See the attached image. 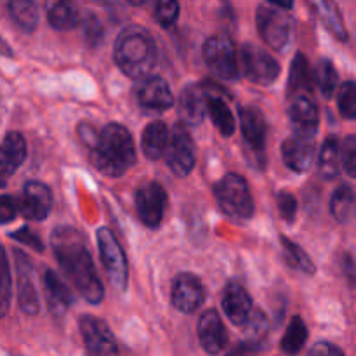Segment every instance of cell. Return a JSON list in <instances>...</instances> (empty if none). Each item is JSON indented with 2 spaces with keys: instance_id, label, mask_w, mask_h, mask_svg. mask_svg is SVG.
<instances>
[{
  "instance_id": "cell-1",
  "label": "cell",
  "mask_w": 356,
  "mask_h": 356,
  "mask_svg": "<svg viewBox=\"0 0 356 356\" xmlns=\"http://www.w3.org/2000/svg\"><path fill=\"white\" fill-rule=\"evenodd\" d=\"M56 257L68 280L75 285L83 299L90 305H99L104 298V287L97 277L92 257L83 243L82 235L75 229L59 228L52 238Z\"/></svg>"
},
{
  "instance_id": "cell-2",
  "label": "cell",
  "mask_w": 356,
  "mask_h": 356,
  "mask_svg": "<svg viewBox=\"0 0 356 356\" xmlns=\"http://www.w3.org/2000/svg\"><path fill=\"white\" fill-rule=\"evenodd\" d=\"M90 159L104 176L120 177L134 165L136 149L132 136L124 125L108 124L89 146Z\"/></svg>"
},
{
  "instance_id": "cell-3",
  "label": "cell",
  "mask_w": 356,
  "mask_h": 356,
  "mask_svg": "<svg viewBox=\"0 0 356 356\" xmlns=\"http://www.w3.org/2000/svg\"><path fill=\"white\" fill-rule=\"evenodd\" d=\"M113 58L118 68L127 76L141 80L156 65V44L152 33L139 24H129L115 40Z\"/></svg>"
},
{
  "instance_id": "cell-4",
  "label": "cell",
  "mask_w": 356,
  "mask_h": 356,
  "mask_svg": "<svg viewBox=\"0 0 356 356\" xmlns=\"http://www.w3.org/2000/svg\"><path fill=\"white\" fill-rule=\"evenodd\" d=\"M216 198L228 218L249 219L254 214V198L247 181L240 174H228L214 188Z\"/></svg>"
},
{
  "instance_id": "cell-5",
  "label": "cell",
  "mask_w": 356,
  "mask_h": 356,
  "mask_svg": "<svg viewBox=\"0 0 356 356\" xmlns=\"http://www.w3.org/2000/svg\"><path fill=\"white\" fill-rule=\"evenodd\" d=\"M204 59L209 70L218 79L229 80V82L238 80V52H236L232 38L225 37V35H214V37L207 38L204 44Z\"/></svg>"
},
{
  "instance_id": "cell-6",
  "label": "cell",
  "mask_w": 356,
  "mask_h": 356,
  "mask_svg": "<svg viewBox=\"0 0 356 356\" xmlns=\"http://www.w3.org/2000/svg\"><path fill=\"white\" fill-rule=\"evenodd\" d=\"M256 23L261 38L273 51L284 52L291 45L292 35H294V24H292V19L285 13L275 9V7L261 6L256 14Z\"/></svg>"
},
{
  "instance_id": "cell-7",
  "label": "cell",
  "mask_w": 356,
  "mask_h": 356,
  "mask_svg": "<svg viewBox=\"0 0 356 356\" xmlns=\"http://www.w3.org/2000/svg\"><path fill=\"white\" fill-rule=\"evenodd\" d=\"M97 245L110 284L117 291H125L129 280V264L124 249L108 228H101L97 232Z\"/></svg>"
},
{
  "instance_id": "cell-8",
  "label": "cell",
  "mask_w": 356,
  "mask_h": 356,
  "mask_svg": "<svg viewBox=\"0 0 356 356\" xmlns=\"http://www.w3.org/2000/svg\"><path fill=\"white\" fill-rule=\"evenodd\" d=\"M238 63L247 80L259 83V86H271L280 76L282 72L277 59L270 52L254 44L243 45L242 51H240Z\"/></svg>"
},
{
  "instance_id": "cell-9",
  "label": "cell",
  "mask_w": 356,
  "mask_h": 356,
  "mask_svg": "<svg viewBox=\"0 0 356 356\" xmlns=\"http://www.w3.org/2000/svg\"><path fill=\"white\" fill-rule=\"evenodd\" d=\"M163 156L169 169L177 177H186L193 170L197 152H195L193 138L188 132L186 125L177 124L174 127L172 134H169V143H167Z\"/></svg>"
},
{
  "instance_id": "cell-10",
  "label": "cell",
  "mask_w": 356,
  "mask_h": 356,
  "mask_svg": "<svg viewBox=\"0 0 356 356\" xmlns=\"http://www.w3.org/2000/svg\"><path fill=\"white\" fill-rule=\"evenodd\" d=\"M79 327L89 356H120L117 339L103 320L83 315Z\"/></svg>"
},
{
  "instance_id": "cell-11",
  "label": "cell",
  "mask_w": 356,
  "mask_h": 356,
  "mask_svg": "<svg viewBox=\"0 0 356 356\" xmlns=\"http://www.w3.org/2000/svg\"><path fill=\"white\" fill-rule=\"evenodd\" d=\"M167 207V193L159 183H146L136 193V211L143 225L159 228Z\"/></svg>"
},
{
  "instance_id": "cell-12",
  "label": "cell",
  "mask_w": 356,
  "mask_h": 356,
  "mask_svg": "<svg viewBox=\"0 0 356 356\" xmlns=\"http://www.w3.org/2000/svg\"><path fill=\"white\" fill-rule=\"evenodd\" d=\"M19 212L30 221H44L52 207V193L40 181H28L17 202Z\"/></svg>"
},
{
  "instance_id": "cell-13",
  "label": "cell",
  "mask_w": 356,
  "mask_h": 356,
  "mask_svg": "<svg viewBox=\"0 0 356 356\" xmlns=\"http://www.w3.org/2000/svg\"><path fill=\"white\" fill-rule=\"evenodd\" d=\"M282 156L289 169L306 172L315 160V136L294 132L282 145Z\"/></svg>"
},
{
  "instance_id": "cell-14",
  "label": "cell",
  "mask_w": 356,
  "mask_h": 356,
  "mask_svg": "<svg viewBox=\"0 0 356 356\" xmlns=\"http://www.w3.org/2000/svg\"><path fill=\"white\" fill-rule=\"evenodd\" d=\"M205 291L202 280L191 273H181L172 285V305L181 313H193L202 306Z\"/></svg>"
},
{
  "instance_id": "cell-15",
  "label": "cell",
  "mask_w": 356,
  "mask_h": 356,
  "mask_svg": "<svg viewBox=\"0 0 356 356\" xmlns=\"http://www.w3.org/2000/svg\"><path fill=\"white\" fill-rule=\"evenodd\" d=\"M16 257V270H17V299L19 306L26 315H37L38 313V296L37 287H35L33 266L26 254L21 250H14Z\"/></svg>"
},
{
  "instance_id": "cell-16",
  "label": "cell",
  "mask_w": 356,
  "mask_h": 356,
  "mask_svg": "<svg viewBox=\"0 0 356 356\" xmlns=\"http://www.w3.org/2000/svg\"><path fill=\"white\" fill-rule=\"evenodd\" d=\"M138 101L149 111H167L174 106V94L160 76H145L138 87Z\"/></svg>"
},
{
  "instance_id": "cell-17",
  "label": "cell",
  "mask_w": 356,
  "mask_h": 356,
  "mask_svg": "<svg viewBox=\"0 0 356 356\" xmlns=\"http://www.w3.org/2000/svg\"><path fill=\"white\" fill-rule=\"evenodd\" d=\"M198 337L204 351L209 355H219L228 346V330L216 309H207L198 322Z\"/></svg>"
},
{
  "instance_id": "cell-18",
  "label": "cell",
  "mask_w": 356,
  "mask_h": 356,
  "mask_svg": "<svg viewBox=\"0 0 356 356\" xmlns=\"http://www.w3.org/2000/svg\"><path fill=\"white\" fill-rule=\"evenodd\" d=\"M289 117H291L294 132L299 134L316 136L318 131V108L313 103V99L306 94H296L289 108Z\"/></svg>"
},
{
  "instance_id": "cell-19",
  "label": "cell",
  "mask_w": 356,
  "mask_h": 356,
  "mask_svg": "<svg viewBox=\"0 0 356 356\" xmlns=\"http://www.w3.org/2000/svg\"><path fill=\"white\" fill-rule=\"evenodd\" d=\"M240 124H242L243 141L250 152L263 153L266 146L268 125L264 115L257 108L247 106L240 110Z\"/></svg>"
},
{
  "instance_id": "cell-20",
  "label": "cell",
  "mask_w": 356,
  "mask_h": 356,
  "mask_svg": "<svg viewBox=\"0 0 356 356\" xmlns=\"http://www.w3.org/2000/svg\"><path fill=\"white\" fill-rule=\"evenodd\" d=\"M207 87L202 83L190 86L181 92L179 97V117L186 125H198L207 111Z\"/></svg>"
},
{
  "instance_id": "cell-21",
  "label": "cell",
  "mask_w": 356,
  "mask_h": 356,
  "mask_svg": "<svg viewBox=\"0 0 356 356\" xmlns=\"http://www.w3.org/2000/svg\"><path fill=\"white\" fill-rule=\"evenodd\" d=\"M222 309L229 322L235 325H243L249 315L252 313V299L249 292L238 284H229L222 296Z\"/></svg>"
},
{
  "instance_id": "cell-22",
  "label": "cell",
  "mask_w": 356,
  "mask_h": 356,
  "mask_svg": "<svg viewBox=\"0 0 356 356\" xmlns=\"http://www.w3.org/2000/svg\"><path fill=\"white\" fill-rule=\"evenodd\" d=\"M26 160V141L19 132H9L0 143V174L10 176Z\"/></svg>"
},
{
  "instance_id": "cell-23",
  "label": "cell",
  "mask_w": 356,
  "mask_h": 356,
  "mask_svg": "<svg viewBox=\"0 0 356 356\" xmlns=\"http://www.w3.org/2000/svg\"><path fill=\"white\" fill-rule=\"evenodd\" d=\"M45 13L54 30L68 31L79 24V7L73 0H45Z\"/></svg>"
},
{
  "instance_id": "cell-24",
  "label": "cell",
  "mask_w": 356,
  "mask_h": 356,
  "mask_svg": "<svg viewBox=\"0 0 356 356\" xmlns=\"http://www.w3.org/2000/svg\"><path fill=\"white\" fill-rule=\"evenodd\" d=\"M308 3L312 6V9L315 10L323 26H325L337 40H348V31L346 26H344L343 14H341L339 6L336 3V0H308Z\"/></svg>"
},
{
  "instance_id": "cell-25",
  "label": "cell",
  "mask_w": 356,
  "mask_h": 356,
  "mask_svg": "<svg viewBox=\"0 0 356 356\" xmlns=\"http://www.w3.org/2000/svg\"><path fill=\"white\" fill-rule=\"evenodd\" d=\"M44 287H45V298H47L49 308L52 313H63L72 306L73 296L70 289L66 287L65 282L54 273V271L47 270L44 277Z\"/></svg>"
},
{
  "instance_id": "cell-26",
  "label": "cell",
  "mask_w": 356,
  "mask_h": 356,
  "mask_svg": "<svg viewBox=\"0 0 356 356\" xmlns=\"http://www.w3.org/2000/svg\"><path fill=\"white\" fill-rule=\"evenodd\" d=\"M169 129L163 122L156 120L152 122L148 127L145 129L141 138V146L145 155L149 160H159L163 156V152L167 148V143H169Z\"/></svg>"
},
{
  "instance_id": "cell-27",
  "label": "cell",
  "mask_w": 356,
  "mask_h": 356,
  "mask_svg": "<svg viewBox=\"0 0 356 356\" xmlns=\"http://www.w3.org/2000/svg\"><path fill=\"white\" fill-rule=\"evenodd\" d=\"M313 70L308 58L305 54H296L291 66V75H289V92L291 94H306L313 89Z\"/></svg>"
},
{
  "instance_id": "cell-28",
  "label": "cell",
  "mask_w": 356,
  "mask_h": 356,
  "mask_svg": "<svg viewBox=\"0 0 356 356\" xmlns=\"http://www.w3.org/2000/svg\"><path fill=\"white\" fill-rule=\"evenodd\" d=\"M7 10L19 30H23L24 33L35 31L38 24V9L35 0H9Z\"/></svg>"
},
{
  "instance_id": "cell-29",
  "label": "cell",
  "mask_w": 356,
  "mask_h": 356,
  "mask_svg": "<svg viewBox=\"0 0 356 356\" xmlns=\"http://www.w3.org/2000/svg\"><path fill=\"white\" fill-rule=\"evenodd\" d=\"M306 341H308V327L301 316H294L280 341L282 353L287 356L299 355L305 348Z\"/></svg>"
},
{
  "instance_id": "cell-30",
  "label": "cell",
  "mask_w": 356,
  "mask_h": 356,
  "mask_svg": "<svg viewBox=\"0 0 356 356\" xmlns=\"http://www.w3.org/2000/svg\"><path fill=\"white\" fill-rule=\"evenodd\" d=\"M330 212L337 222H351L355 218V191L350 184H343L330 198Z\"/></svg>"
},
{
  "instance_id": "cell-31",
  "label": "cell",
  "mask_w": 356,
  "mask_h": 356,
  "mask_svg": "<svg viewBox=\"0 0 356 356\" xmlns=\"http://www.w3.org/2000/svg\"><path fill=\"white\" fill-rule=\"evenodd\" d=\"M207 111L211 115L212 122H214L216 129L221 132L225 138H229L235 132V118H233L232 110L228 104L216 94H209L207 97Z\"/></svg>"
},
{
  "instance_id": "cell-32",
  "label": "cell",
  "mask_w": 356,
  "mask_h": 356,
  "mask_svg": "<svg viewBox=\"0 0 356 356\" xmlns=\"http://www.w3.org/2000/svg\"><path fill=\"white\" fill-rule=\"evenodd\" d=\"M320 172L327 179H334L339 174V141L336 138H329L320 152Z\"/></svg>"
},
{
  "instance_id": "cell-33",
  "label": "cell",
  "mask_w": 356,
  "mask_h": 356,
  "mask_svg": "<svg viewBox=\"0 0 356 356\" xmlns=\"http://www.w3.org/2000/svg\"><path fill=\"white\" fill-rule=\"evenodd\" d=\"M282 247H284V254H285V259L289 261L291 266H294L296 270H301L305 273L313 275L316 271V266L313 264L312 257L298 245L294 243L292 240H289L287 236H282Z\"/></svg>"
},
{
  "instance_id": "cell-34",
  "label": "cell",
  "mask_w": 356,
  "mask_h": 356,
  "mask_svg": "<svg viewBox=\"0 0 356 356\" xmlns=\"http://www.w3.org/2000/svg\"><path fill=\"white\" fill-rule=\"evenodd\" d=\"M313 80L325 97H330L337 87V72L329 59H322L313 70Z\"/></svg>"
},
{
  "instance_id": "cell-35",
  "label": "cell",
  "mask_w": 356,
  "mask_h": 356,
  "mask_svg": "<svg viewBox=\"0 0 356 356\" xmlns=\"http://www.w3.org/2000/svg\"><path fill=\"white\" fill-rule=\"evenodd\" d=\"M10 306V271L3 247L0 245V318L7 315Z\"/></svg>"
},
{
  "instance_id": "cell-36",
  "label": "cell",
  "mask_w": 356,
  "mask_h": 356,
  "mask_svg": "<svg viewBox=\"0 0 356 356\" xmlns=\"http://www.w3.org/2000/svg\"><path fill=\"white\" fill-rule=\"evenodd\" d=\"M337 106L339 113L346 120H355L356 118V86L353 80H348L339 87L337 94Z\"/></svg>"
},
{
  "instance_id": "cell-37",
  "label": "cell",
  "mask_w": 356,
  "mask_h": 356,
  "mask_svg": "<svg viewBox=\"0 0 356 356\" xmlns=\"http://www.w3.org/2000/svg\"><path fill=\"white\" fill-rule=\"evenodd\" d=\"M245 327V337L249 341H257V343H263L264 337L268 334V318L264 316L263 312H254L249 315V318L243 323Z\"/></svg>"
},
{
  "instance_id": "cell-38",
  "label": "cell",
  "mask_w": 356,
  "mask_h": 356,
  "mask_svg": "<svg viewBox=\"0 0 356 356\" xmlns=\"http://www.w3.org/2000/svg\"><path fill=\"white\" fill-rule=\"evenodd\" d=\"M155 17L163 28L176 24L179 17V2L177 0H155Z\"/></svg>"
},
{
  "instance_id": "cell-39",
  "label": "cell",
  "mask_w": 356,
  "mask_h": 356,
  "mask_svg": "<svg viewBox=\"0 0 356 356\" xmlns=\"http://www.w3.org/2000/svg\"><path fill=\"white\" fill-rule=\"evenodd\" d=\"M339 162L350 177L356 176V138L348 136L339 145Z\"/></svg>"
},
{
  "instance_id": "cell-40",
  "label": "cell",
  "mask_w": 356,
  "mask_h": 356,
  "mask_svg": "<svg viewBox=\"0 0 356 356\" xmlns=\"http://www.w3.org/2000/svg\"><path fill=\"white\" fill-rule=\"evenodd\" d=\"M278 211H280L284 221H294L296 212H298V200L294 198V195L289 193V191H282L278 195Z\"/></svg>"
},
{
  "instance_id": "cell-41",
  "label": "cell",
  "mask_w": 356,
  "mask_h": 356,
  "mask_svg": "<svg viewBox=\"0 0 356 356\" xmlns=\"http://www.w3.org/2000/svg\"><path fill=\"white\" fill-rule=\"evenodd\" d=\"M19 212V205L14 197L9 195H0V225H7L13 221Z\"/></svg>"
},
{
  "instance_id": "cell-42",
  "label": "cell",
  "mask_w": 356,
  "mask_h": 356,
  "mask_svg": "<svg viewBox=\"0 0 356 356\" xmlns=\"http://www.w3.org/2000/svg\"><path fill=\"white\" fill-rule=\"evenodd\" d=\"M10 238L16 240V242H19V243H23V245L31 247V249L38 250V252H42V250H44V243H42V240L38 238V236L35 235L30 228H21V229H17V232L10 233Z\"/></svg>"
},
{
  "instance_id": "cell-43",
  "label": "cell",
  "mask_w": 356,
  "mask_h": 356,
  "mask_svg": "<svg viewBox=\"0 0 356 356\" xmlns=\"http://www.w3.org/2000/svg\"><path fill=\"white\" fill-rule=\"evenodd\" d=\"M261 344L263 343L245 339V341H242V343L236 344V346H233L232 351H229L226 356H259Z\"/></svg>"
},
{
  "instance_id": "cell-44",
  "label": "cell",
  "mask_w": 356,
  "mask_h": 356,
  "mask_svg": "<svg viewBox=\"0 0 356 356\" xmlns=\"http://www.w3.org/2000/svg\"><path fill=\"white\" fill-rule=\"evenodd\" d=\"M104 30H103V24L99 23L96 16H89L86 21V37L87 40L90 42L92 45L99 44L101 38H103Z\"/></svg>"
},
{
  "instance_id": "cell-45",
  "label": "cell",
  "mask_w": 356,
  "mask_h": 356,
  "mask_svg": "<svg viewBox=\"0 0 356 356\" xmlns=\"http://www.w3.org/2000/svg\"><path fill=\"white\" fill-rule=\"evenodd\" d=\"M309 356H346V355H344L343 350H341V348H337L336 344L322 341V343H316L315 346L312 348Z\"/></svg>"
},
{
  "instance_id": "cell-46",
  "label": "cell",
  "mask_w": 356,
  "mask_h": 356,
  "mask_svg": "<svg viewBox=\"0 0 356 356\" xmlns=\"http://www.w3.org/2000/svg\"><path fill=\"white\" fill-rule=\"evenodd\" d=\"M270 2L282 10H289L294 6V0H270Z\"/></svg>"
},
{
  "instance_id": "cell-47",
  "label": "cell",
  "mask_w": 356,
  "mask_h": 356,
  "mask_svg": "<svg viewBox=\"0 0 356 356\" xmlns=\"http://www.w3.org/2000/svg\"><path fill=\"white\" fill-rule=\"evenodd\" d=\"M0 56H13V51H10L9 45L2 40V37H0Z\"/></svg>"
},
{
  "instance_id": "cell-48",
  "label": "cell",
  "mask_w": 356,
  "mask_h": 356,
  "mask_svg": "<svg viewBox=\"0 0 356 356\" xmlns=\"http://www.w3.org/2000/svg\"><path fill=\"white\" fill-rule=\"evenodd\" d=\"M129 3H131V6H143V3L146 2V0H127Z\"/></svg>"
},
{
  "instance_id": "cell-49",
  "label": "cell",
  "mask_w": 356,
  "mask_h": 356,
  "mask_svg": "<svg viewBox=\"0 0 356 356\" xmlns=\"http://www.w3.org/2000/svg\"><path fill=\"white\" fill-rule=\"evenodd\" d=\"M6 186V176L3 174H0V188Z\"/></svg>"
}]
</instances>
